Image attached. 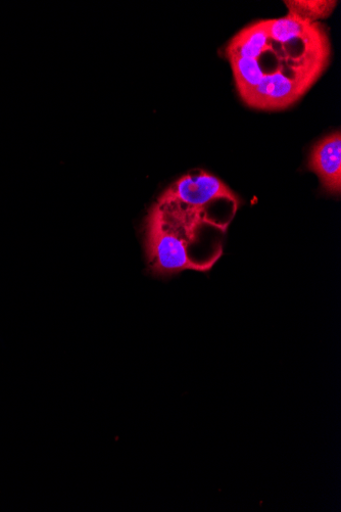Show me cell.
Instances as JSON below:
<instances>
[{"label": "cell", "mask_w": 341, "mask_h": 512, "mask_svg": "<svg viewBox=\"0 0 341 512\" xmlns=\"http://www.w3.org/2000/svg\"><path fill=\"white\" fill-rule=\"evenodd\" d=\"M240 99L261 111H281L298 103L329 66L331 42L326 27L288 15L261 20L228 43Z\"/></svg>", "instance_id": "cell-1"}, {"label": "cell", "mask_w": 341, "mask_h": 512, "mask_svg": "<svg viewBox=\"0 0 341 512\" xmlns=\"http://www.w3.org/2000/svg\"><path fill=\"white\" fill-rule=\"evenodd\" d=\"M199 230L171 216L155 204L145 221V253L150 271L158 277H170L184 270L210 271L222 255V249L209 261L190 259L189 246L198 239Z\"/></svg>", "instance_id": "cell-2"}, {"label": "cell", "mask_w": 341, "mask_h": 512, "mask_svg": "<svg viewBox=\"0 0 341 512\" xmlns=\"http://www.w3.org/2000/svg\"><path fill=\"white\" fill-rule=\"evenodd\" d=\"M220 202L239 206L238 197L226 183L211 173L198 171L177 179L156 204L190 226L200 229L209 224L220 229L211 213Z\"/></svg>", "instance_id": "cell-3"}, {"label": "cell", "mask_w": 341, "mask_h": 512, "mask_svg": "<svg viewBox=\"0 0 341 512\" xmlns=\"http://www.w3.org/2000/svg\"><path fill=\"white\" fill-rule=\"evenodd\" d=\"M308 168L314 172L322 185V189L331 196L341 193V134L335 131L322 139L313 147Z\"/></svg>", "instance_id": "cell-4"}, {"label": "cell", "mask_w": 341, "mask_h": 512, "mask_svg": "<svg viewBox=\"0 0 341 512\" xmlns=\"http://www.w3.org/2000/svg\"><path fill=\"white\" fill-rule=\"evenodd\" d=\"M288 15L295 16L309 23L329 18L338 2L334 0H286L284 2Z\"/></svg>", "instance_id": "cell-5"}]
</instances>
